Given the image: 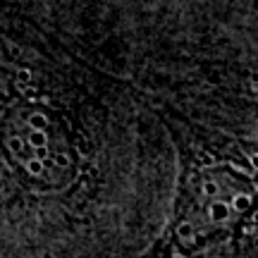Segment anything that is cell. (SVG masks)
I'll return each instance as SVG.
<instances>
[{
  "mask_svg": "<svg viewBox=\"0 0 258 258\" xmlns=\"http://www.w3.org/2000/svg\"><path fill=\"white\" fill-rule=\"evenodd\" d=\"M182 172L170 220L139 258H211L256 225V175L246 160L218 156L177 132Z\"/></svg>",
  "mask_w": 258,
  "mask_h": 258,
  "instance_id": "obj_1",
  "label": "cell"
},
{
  "mask_svg": "<svg viewBox=\"0 0 258 258\" xmlns=\"http://www.w3.org/2000/svg\"><path fill=\"white\" fill-rule=\"evenodd\" d=\"M0 156L15 179L34 194L64 191L82 163L67 120L36 101H15L3 110Z\"/></svg>",
  "mask_w": 258,
  "mask_h": 258,
  "instance_id": "obj_2",
  "label": "cell"
}]
</instances>
